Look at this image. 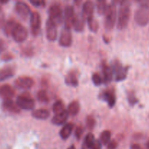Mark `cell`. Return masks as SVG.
Segmentation results:
<instances>
[{"label":"cell","instance_id":"7c38bea8","mask_svg":"<svg viewBox=\"0 0 149 149\" xmlns=\"http://www.w3.org/2000/svg\"><path fill=\"white\" fill-rule=\"evenodd\" d=\"M75 14H74V7L72 5H67L64 11V28L71 29L72 27L73 20Z\"/></svg>","mask_w":149,"mask_h":149},{"label":"cell","instance_id":"2e32d148","mask_svg":"<svg viewBox=\"0 0 149 149\" xmlns=\"http://www.w3.org/2000/svg\"><path fill=\"white\" fill-rule=\"evenodd\" d=\"M95 6L92 1H86L83 4V8H82V16L85 20H87L88 18L93 16V12H94Z\"/></svg>","mask_w":149,"mask_h":149},{"label":"cell","instance_id":"e575fe53","mask_svg":"<svg viewBox=\"0 0 149 149\" xmlns=\"http://www.w3.org/2000/svg\"><path fill=\"white\" fill-rule=\"evenodd\" d=\"M91 79H92V81H93V84H94L95 86H100L101 84L103 83V80H102V77L99 76V74H97V73H94V74H93V75H92V77H91Z\"/></svg>","mask_w":149,"mask_h":149},{"label":"cell","instance_id":"74e56055","mask_svg":"<svg viewBox=\"0 0 149 149\" xmlns=\"http://www.w3.org/2000/svg\"><path fill=\"white\" fill-rule=\"evenodd\" d=\"M118 147V143L115 140H112L108 144V149H115Z\"/></svg>","mask_w":149,"mask_h":149},{"label":"cell","instance_id":"bcb514c9","mask_svg":"<svg viewBox=\"0 0 149 149\" xmlns=\"http://www.w3.org/2000/svg\"><path fill=\"white\" fill-rule=\"evenodd\" d=\"M146 148H147V149H149V140L148 141L147 143H146Z\"/></svg>","mask_w":149,"mask_h":149},{"label":"cell","instance_id":"83f0119b","mask_svg":"<svg viewBox=\"0 0 149 149\" xmlns=\"http://www.w3.org/2000/svg\"><path fill=\"white\" fill-rule=\"evenodd\" d=\"M52 110L55 114H57V113H61V112L64 111L65 109H64V103H63L62 100H56V101L53 103V105Z\"/></svg>","mask_w":149,"mask_h":149},{"label":"cell","instance_id":"836d02e7","mask_svg":"<svg viewBox=\"0 0 149 149\" xmlns=\"http://www.w3.org/2000/svg\"><path fill=\"white\" fill-rule=\"evenodd\" d=\"M127 100H128L129 103L131 106H134L136 103H138V99L136 97L135 94L133 91H128L127 93Z\"/></svg>","mask_w":149,"mask_h":149},{"label":"cell","instance_id":"cb8c5ba5","mask_svg":"<svg viewBox=\"0 0 149 149\" xmlns=\"http://www.w3.org/2000/svg\"><path fill=\"white\" fill-rule=\"evenodd\" d=\"M32 116L34 118L37 119H40V120H45V119H48L51 116V113L47 109H37V110H34L32 113Z\"/></svg>","mask_w":149,"mask_h":149},{"label":"cell","instance_id":"d590c367","mask_svg":"<svg viewBox=\"0 0 149 149\" xmlns=\"http://www.w3.org/2000/svg\"><path fill=\"white\" fill-rule=\"evenodd\" d=\"M83 134V128L81 125H78L76 127L75 130H74V136L77 138V140H80L81 138L82 135Z\"/></svg>","mask_w":149,"mask_h":149},{"label":"cell","instance_id":"f546056e","mask_svg":"<svg viewBox=\"0 0 149 149\" xmlns=\"http://www.w3.org/2000/svg\"><path fill=\"white\" fill-rule=\"evenodd\" d=\"M95 141V138L94 135L92 133H89L86 135V136L85 137L84 142H83V146L86 148L91 149L92 145L94 143Z\"/></svg>","mask_w":149,"mask_h":149},{"label":"cell","instance_id":"7a4b0ae2","mask_svg":"<svg viewBox=\"0 0 149 149\" xmlns=\"http://www.w3.org/2000/svg\"><path fill=\"white\" fill-rule=\"evenodd\" d=\"M134 21L138 26H145L149 22V5L146 3L140 4L134 13Z\"/></svg>","mask_w":149,"mask_h":149},{"label":"cell","instance_id":"6da1fadb","mask_svg":"<svg viewBox=\"0 0 149 149\" xmlns=\"http://www.w3.org/2000/svg\"><path fill=\"white\" fill-rule=\"evenodd\" d=\"M131 16V7L130 3L127 1H124L121 3L118 16V24L117 28L119 30H124L128 26Z\"/></svg>","mask_w":149,"mask_h":149},{"label":"cell","instance_id":"60d3db41","mask_svg":"<svg viewBox=\"0 0 149 149\" xmlns=\"http://www.w3.org/2000/svg\"><path fill=\"white\" fill-rule=\"evenodd\" d=\"M4 12L2 11L1 9H0V29L1 27H3L4 24Z\"/></svg>","mask_w":149,"mask_h":149},{"label":"cell","instance_id":"44dd1931","mask_svg":"<svg viewBox=\"0 0 149 149\" xmlns=\"http://www.w3.org/2000/svg\"><path fill=\"white\" fill-rule=\"evenodd\" d=\"M65 82L67 85L76 87L78 86V73L76 71H71L68 73L65 78Z\"/></svg>","mask_w":149,"mask_h":149},{"label":"cell","instance_id":"8d00e7d4","mask_svg":"<svg viewBox=\"0 0 149 149\" xmlns=\"http://www.w3.org/2000/svg\"><path fill=\"white\" fill-rule=\"evenodd\" d=\"M13 58V55H12L11 53H10V52H4L1 56V59L3 61H11Z\"/></svg>","mask_w":149,"mask_h":149},{"label":"cell","instance_id":"4316f807","mask_svg":"<svg viewBox=\"0 0 149 149\" xmlns=\"http://www.w3.org/2000/svg\"><path fill=\"white\" fill-rule=\"evenodd\" d=\"M88 23V26H89V29H90L91 31L92 32H96L99 29V23H98L97 20L93 17H91L89 18H88L86 20Z\"/></svg>","mask_w":149,"mask_h":149},{"label":"cell","instance_id":"d6986e66","mask_svg":"<svg viewBox=\"0 0 149 149\" xmlns=\"http://www.w3.org/2000/svg\"><path fill=\"white\" fill-rule=\"evenodd\" d=\"M85 21L86 20L81 14H75L72 23V27L74 28V31L77 32L83 31L84 29Z\"/></svg>","mask_w":149,"mask_h":149},{"label":"cell","instance_id":"30bf717a","mask_svg":"<svg viewBox=\"0 0 149 149\" xmlns=\"http://www.w3.org/2000/svg\"><path fill=\"white\" fill-rule=\"evenodd\" d=\"M45 31H46V38L50 42H55L57 39L58 32H57V26L55 23L52 21L51 19L48 18L46 22L45 26Z\"/></svg>","mask_w":149,"mask_h":149},{"label":"cell","instance_id":"e0dca14e","mask_svg":"<svg viewBox=\"0 0 149 149\" xmlns=\"http://www.w3.org/2000/svg\"><path fill=\"white\" fill-rule=\"evenodd\" d=\"M2 108L4 110L13 113H20V109L18 107L17 103L13 100H5L2 103Z\"/></svg>","mask_w":149,"mask_h":149},{"label":"cell","instance_id":"f1b7e54d","mask_svg":"<svg viewBox=\"0 0 149 149\" xmlns=\"http://www.w3.org/2000/svg\"><path fill=\"white\" fill-rule=\"evenodd\" d=\"M111 138V132L109 130H105L101 133L100 137H99V141L103 145H108L110 141Z\"/></svg>","mask_w":149,"mask_h":149},{"label":"cell","instance_id":"52a82bcc","mask_svg":"<svg viewBox=\"0 0 149 149\" xmlns=\"http://www.w3.org/2000/svg\"><path fill=\"white\" fill-rule=\"evenodd\" d=\"M11 36L14 39L15 42H18V43H21V42H24L27 39V29L23 25L18 23L15 27V29H13V32H12Z\"/></svg>","mask_w":149,"mask_h":149},{"label":"cell","instance_id":"ba28073f","mask_svg":"<svg viewBox=\"0 0 149 149\" xmlns=\"http://www.w3.org/2000/svg\"><path fill=\"white\" fill-rule=\"evenodd\" d=\"M30 28L33 36H37L40 32L41 17L37 12H34L30 16Z\"/></svg>","mask_w":149,"mask_h":149},{"label":"cell","instance_id":"ac0fdd59","mask_svg":"<svg viewBox=\"0 0 149 149\" xmlns=\"http://www.w3.org/2000/svg\"><path fill=\"white\" fill-rule=\"evenodd\" d=\"M102 74H103V82L104 84H108L111 82L112 79V76H113V71H112V67L108 65V64H102Z\"/></svg>","mask_w":149,"mask_h":149},{"label":"cell","instance_id":"b9f144b4","mask_svg":"<svg viewBox=\"0 0 149 149\" xmlns=\"http://www.w3.org/2000/svg\"><path fill=\"white\" fill-rule=\"evenodd\" d=\"M7 48V44L3 39H0V53L4 52Z\"/></svg>","mask_w":149,"mask_h":149},{"label":"cell","instance_id":"f6af8a7d","mask_svg":"<svg viewBox=\"0 0 149 149\" xmlns=\"http://www.w3.org/2000/svg\"><path fill=\"white\" fill-rule=\"evenodd\" d=\"M67 149H76L75 148V146H71L70 147V148H68Z\"/></svg>","mask_w":149,"mask_h":149},{"label":"cell","instance_id":"9a60e30c","mask_svg":"<svg viewBox=\"0 0 149 149\" xmlns=\"http://www.w3.org/2000/svg\"><path fill=\"white\" fill-rule=\"evenodd\" d=\"M100 97L108 103V106L110 108H112L115 106V102H116V97H115V93L112 90H108L102 92Z\"/></svg>","mask_w":149,"mask_h":149},{"label":"cell","instance_id":"ffe728a7","mask_svg":"<svg viewBox=\"0 0 149 149\" xmlns=\"http://www.w3.org/2000/svg\"><path fill=\"white\" fill-rule=\"evenodd\" d=\"M68 117L69 114L67 110H64V111L61 112V113L54 115V116L51 119V122L54 125H58H58H62L63 124L67 122Z\"/></svg>","mask_w":149,"mask_h":149},{"label":"cell","instance_id":"d4e9b609","mask_svg":"<svg viewBox=\"0 0 149 149\" xmlns=\"http://www.w3.org/2000/svg\"><path fill=\"white\" fill-rule=\"evenodd\" d=\"M18 23H17L13 19H10L4 23V26H3V31H4V33H5L6 36H11L13 29H15Z\"/></svg>","mask_w":149,"mask_h":149},{"label":"cell","instance_id":"f35d334b","mask_svg":"<svg viewBox=\"0 0 149 149\" xmlns=\"http://www.w3.org/2000/svg\"><path fill=\"white\" fill-rule=\"evenodd\" d=\"M101 148H102V143H101V142L99 141H98V140H95L94 143H93V145H92L91 149H101Z\"/></svg>","mask_w":149,"mask_h":149},{"label":"cell","instance_id":"5b68a950","mask_svg":"<svg viewBox=\"0 0 149 149\" xmlns=\"http://www.w3.org/2000/svg\"><path fill=\"white\" fill-rule=\"evenodd\" d=\"M48 15H49V19L55 23L56 26L60 25L64 21L62 9L60 7L59 4H53L50 6L48 9Z\"/></svg>","mask_w":149,"mask_h":149},{"label":"cell","instance_id":"4fadbf2b","mask_svg":"<svg viewBox=\"0 0 149 149\" xmlns=\"http://www.w3.org/2000/svg\"><path fill=\"white\" fill-rule=\"evenodd\" d=\"M33 79L29 77H20L15 80V85L19 89L29 90L34 85Z\"/></svg>","mask_w":149,"mask_h":149},{"label":"cell","instance_id":"8fae6325","mask_svg":"<svg viewBox=\"0 0 149 149\" xmlns=\"http://www.w3.org/2000/svg\"><path fill=\"white\" fill-rule=\"evenodd\" d=\"M58 43L61 47H69L72 43V36L71 29L64 28L60 34Z\"/></svg>","mask_w":149,"mask_h":149},{"label":"cell","instance_id":"3957f363","mask_svg":"<svg viewBox=\"0 0 149 149\" xmlns=\"http://www.w3.org/2000/svg\"><path fill=\"white\" fill-rule=\"evenodd\" d=\"M105 27L108 31H111L115 26L116 21L117 11L116 5L114 3H111L108 5L106 12L105 13Z\"/></svg>","mask_w":149,"mask_h":149},{"label":"cell","instance_id":"7402d4cb","mask_svg":"<svg viewBox=\"0 0 149 149\" xmlns=\"http://www.w3.org/2000/svg\"><path fill=\"white\" fill-rule=\"evenodd\" d=\"M15 74V68L13 66L7 65L0 69V81H3L11 78Z\"/></svg>","mask_w":149,"mask_h":149},{"label":"cell","instance_id":"7bdbcfd3","mask_svg":"<svg viewBox=\"0 0 149 149\" xmlns=\"http://www.w3.org/2000/svg\"><path fill=\"white\" fill-rule=\"evenodd\" d=\"M23 52L26 54V56H30V55H32L33 54V51L29 49V48H26V50L23 51Z\"/></svg>","mask_w":149,"mask_h":149},{"label":"cell","instance_id":"ee69618b","mask_svg":"<svg viewBox=\"0 0 149 149\" xmlns=\"http://www.w3.org/2000/svg\"><path fill=\"white\" fill-rule=\"evenodd\" d=\"M131 149H143L141 146H140L139 144H137V143H134V144H132V145L131 146Z\"/></svg>","mask_w":149,"mask_h":149},{"label":"cell","instance_id":"603a6c76","mask_svg":"<svg viewBox=\"0 0 149 149\" xmlns=\"http://www.w3.org/2000/svg\"><path fill=\"white\" fill-rule=\"evenodd\" d=\"M74 128V124L67 123L62 127V129L60 130L59 135L62 140H67L69 137L71 135L73 130Z\"/></svg>","mask_w":149,"mask_h":149},{"label":"cell","instance_id":"ab89813d","mask_svg":"<svg viewBox=\"0 0 149 149\" xmlns=\"http://www.w3.org/2000/svg\"><path fill=\"white\" fill-rule=\"evenodd\" d=\"M30 3L35 7H41V6L43 7L45 4V2L43 1H30Z\"/></svg>","mask_w":149,"mask_h":149},{"label":"cell","instance_id":"d6a6232c","mask_svg":"<svg viewBox=\"0 0 149 149\" xmlns=\"http://www.w3.org/2000/svg\"><path fill=\"white\" fill-rule=\"evenodd\" d=\"M86 127L89 130H93L95 126H96V120H95L94 117L93 116H88L86 119Z\"/></svg>","mask_w":149,"mask_h":149},{"label":"cell","instance_id":"484cf974","mask_svg":"<svg viewBox=\"0 0 149 149\" xmlns=\"http://www.w3.org/2000/svg\"><path fill=\"white\" fill-rule=\"evenodd\" d=\"M67 111L70 116H76L80 111V103H79V102L77 100L71 102L67 107Z\"/></svg>","mask_w":149,"mask_h":149},{"label":"cell","instance_id":"1f68e13d","mask_svg":"<svg viewBox=\"0 0 149 149\" xmlns=\"http://www.w3.org/2000/svg\"><path fill=\"white\" fill-rule=\"evenodd\" d=\"M107 8H108V5L105 1H96V10L99 15H105Z\"/></svg>","mask_w":149,"mask_h":149},{"label":"cell","instance_id":"9c48e42d","mask_svg":"<svg viewBox=\"0 0 149 149\" xmlns=\"http://www.w3.org/2000/svg\"><path fill=\"white\" fill-rule=\"evenodd\" d=\"M15 10L23 20H26L31 16V10L29 5L23 1H17L15 5Z\"/></svg>","mask_w":149,"mask_h":149},{"label":"cell","instance_id":"5bb4252c","mask_svg":"<svg viewBox=\"0 0 149 149\" xmlns=\"http://www.w3.org/2000/svg\"><path fill=\"white\" fill-rule=\"evenodd\" d=\"M15 90L9 84H3L0 86V97L5 100H12L15 96Z\"/></svg>","mask_w":149,"mask_h":149},{"label":"cell","instance_id":"8992f818","mask_svg":"<svg viewBox=\"0 0 149 149\" xmlns=\"http://www.w3.org/2000/svg\"><path fill=\"white\" fill-rule=\"evenodd\" d=\"M129 66H124L118 61L115 60L112 63V71L115 74V81H121L126 79Z\"/></svg>","mask_w":149,"mask_h":149},{"label":"cell","instance_id":"4dcf8cb0","mask_svg":"<svg viewBox=\"0 0 149 149\" xmlns=\"http://www.w3.org/2000/svg\"><path fill=\"white\" fill-rule=\"evenodd\" d=\"M37 97L38 100L42 103H48L49 101V97L45 90H40L39 91H38L37 94Z\"/></svg>","mask_w":149,"mask_h":149},{"label":"cell","instance_id":"277c9868","mask_svg":"<svg viewBox=\"0 0 149 149\" xmlns=\"http://www.w3.org/2000/svg\"><path fill=\"white\" fill-rule=\"evenodd\" d=\"M16 103L20 109L23 110H33L35 103L31 95L28 93H23L17 97Z\"/></svg>","mask_w":149,"mask_h":149}]
</instances>
